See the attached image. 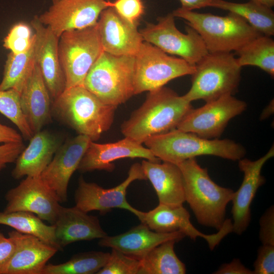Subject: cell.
<instances>
[{
    "label": "cell",
    "instance_id": "d6986e66",
    "mask_svg": "<svg viewBox=\"0 0 274 274\" xmlns=\"http://www.w3.org/2000/svg\"><path fill=\"white\" fill-rule=\"evenodd\" d=\"M15 250L10 258L0 266V274H41L58 250L32 235L16 230L8 232Z\"/></svg>",
    "mask_w": 274,
    "mask_h": 274
},
{
    "label": "cell",
    "instance_id": "6da1fadb",
    "mask_svg": "<svg viewBox=\"0 0 274 274\" xmlns=\"http://www.w3.org/2000/svg\"><path fill=\"white\" fill-rule=\"evenodd\" d=\"M192 108L191 102L172 89L162 87L149 91L143 104L121 124L124 136L140 144L174 129Z\"/></svg>",
    "mask_w": 274,
    "mask_h": 274
},
{
    "label": "cell",
    "instance_id": "5b68a950",
    "mask_svg": "<svg viewBox=\"0 0 274 274\" xmlns=\"http://www.w3.org/2000/svg\"><path fill=\"white\" fill-rule=\"evenodd\" d=\"M175 17L182 18L199 35L210 53L237 51L262 35L240 16L229 12L225 16L184 9L174 10Z\"/></svg>",
    "mask_w": 274,
    "mask_h": 274
},
{
    "label": "cell",
    "instance_id": "ffe728a7",
    "mask_svg": "<svg viewBox=\"0 0 274 274\" xmlns=\"http://www.w3.org/2000/svg\"><path fill=\"white\" fill-rule=\"evenodd\" d=\"M96 28L103 51L114 55L135 56L144 42L138 25L132 24L111 7L100 15Z\"/></svg>",
    "mask_w": 274,
    "mask_h": 274
},
{
    "label": "cell",
    "instance_id": "8992f818",
    "mask_svg": "<svg viewBox=\"0 0 274 274\" xmlns=\"http://www.w3.org/2000/svg\"><path fill=\"white\" fill-rule=\"evenodd\" d=\"M135 57L103 51L88 72L83 86L105 103L118 107L134 95Z\"/></svg>",
    "mask_w": 274,
    "mask_h": 274
},
{
    "label": "cell",
    "instance_id": "d590c367",
    "mask_svg": "<svg viewBox=\"0 0 274 274\" xmlns=\"http://www.w3.org/2000/svg\"><path fill=\"white\" fill-rule=\"evenodd\" d=\"M111 8L128 22L137 25L145 10L142 0H115Z\"/></svg>",
    "mask_w": 274,
    "mask_h": 274
},
{
    "label": "cell",
    "instance_id": "52a82bcc",
    "mask_svg": "<svg viewBox=\"0 0 274 274\" xmlns=\"http://www.w3.org/2000/svg\"><path fill=\"white\" fill-rule=\"evenodd\" d=\"M241 68L231 52H209L195 64L191 86L183 96L191 102H207L233 95L239 84Z\"/></svg>",
    "mask_w": 274,
    "mask_h": 274
},
{
    "label": "cell",
    "instance_id": "f1b7e54d",
    "mask_svg": "<svg viewBox=\"0 0 274 274\" xmlns=\"http://www.w3.org/2000/svg\"><path fill=\"white\" fill-rule=\"evenodd\" d=\"M0 224L11 227L21 233L35 236L45 243L63 251L58 245L53 225H47L35 214L28 212H0Z\"/></svg>",
    "mask_w": 274,
    "mask_h": 274
},
{
    "label": "cell",
    "instance_id": "d4e9b609",
    "mask_svg": "<svg viewBox=\"0 0 274 274\" xmlns=\"http://www.w3.org/2000/svg\"><path fill=\"white\" fill-rule=\"evenodd\" d=\"M58 138L47 130L34 133L26 148L16 160L12 176L15 179L24 176H39L60 146Z\"/></svg>",
    "mask_w": 274,
    "mask_h": 274
},
{
    "label": "cell",
    "instance_id": "bcb514c9",
    "mask_svg": "<svg viewBox=\"0 0 274 274\" xmlns=\"http://www.w3.org/2000/svg\"><path fill=\"white\" fill-rule=\"evenodd\" d=\"M52 3H54L60 0H52Z\"/></svg>",
    "mask_w": 274,
    "mask_h": 274
},
{
    "label": "cell",
    "instance_id": "d6a6232c",
    "mask_svg": "<svg viewBox=\"0 0 274 274\" xmlns=\"http://www.w3.org/2000/svg\"><path fill=\"white\" fill-rule=\"evenodd\" d=\"M20 94L14 89L0 90V113L16 125L22 134V137L26 140H30L34 133L22 113Z\"/></svg>",
    "mask_w": 274,
    "mask_h": 274
},
{
    "label": "cell",
    "instance_id": "f35d334b",
    "mask_svg": "<svg viewBox=\"0 0 274 274\" xmlns=\"http://www.w3.org/2000/svg\"><path fill=\"white\" fill-rule=\"evenodd\" d=\"M24 148L23 142L4 144L0 146V160L6 163L13 162Z\"/></svg>",
    "mask_w": 274,
    "mask_h": 274
},
{
    "label": "cell",
    "instance_id": "277c9868",
    "mask_svg": "<svg viewBox=\"0 0 274 274\" xmlns=\"http://www.w3.org/2000/svg\"><path fill=\"white\" fill-rule=\"evenodd\" d=\"M144 144L161 161L176 164L201 155L238 161L246 153L242 145L232 140L206 139L177 128L153 136Z\"/></svg>",
    "mask_w": 274,
    "mask_h": 274
},
{
    "label": "cell",
    "instance_id": "8fae6325",
    "mask_svg": "<svg viewBox=\"0 0 274 274\" xmlns=\"http://www.w3.org/2000/svg\"><path fill=\"white\" fill-rule=\"evenodd\" d=\"M137 180H147L141 164L139 163L131 166L124 181L109 189L104 188L95 183L87 182L81 177L75 193V206L86 213L96 211L102 215L113 209H124L140 219L143 212L131 206L126 197L127 188Z\"/></svg>",
    "mask_w": 274,
    "mask_h": 274
},
{
    "label": "cell",
    "instance_id": "3957f363",
    "mask_svg": "<svg viewBox=\"0 0 274 274\" xmlns=\"http://www.w3.org/2000/svg\"><path fill=\"white\" fill-rule=\"evenodd\" d=\"M116 108L79 85L65 88L53 100L52 111L79 134L95 142L111 127Z\"/></svg>",
    "mask_w": 274,
    "mask_h": 274
},
{
    "label": "cell",
    "instance_id": "83f0119b",
    "mask_svg": "<svg viewBox=\"0 0 274 274\" xmlns=\"http://www.w3.org/2000/svg\"><path fill=\"white\" fill-rule=\"evenodd\" d=\"M177 242L169 240L158 245L140 260L139 274H184L185 264L176 255Z\"/></svg>",
    "mask_w": 274,
    "mask_h": 274
},
{
    "label": "cell",
    "instance_id": "ee69618b",
    "mask_svg": "<svg viewBox=\"0 0 274 274\" xmlns=\"http://www.w3.org/2000/svg\"><path fill=\"white\" fill-rule=\"evenodd\" d=\"M269 8H271L274 6V0H250Z\"/></svg>",
    "mask_w": 274,
    "mask_h": 274
},
{
    "label": "cell",
    "instance_id": "5bb4252c",
    "mask_svg": "<svg viewBox=\"0 0 274 274\" xmlns=\"http://www.w3.org/2000/svg\"><path fill=\"white\" fill-rule=\"evenodd\" d=\"M5 199L7 203L4 212H30L51 225L61 206L55 193L40 176L26 177L6 193Z\"/></svg>",
    "mask_w": 274,
    "mask_h": 274
},
{
    "label": "cell",
    "instance_id": "9c48e42d",
    "mask_svg": "<svg viewBox=\"0 0 274 274\" xmlns=\"http://www.w3.org/2000/svg\"><path fill=\"white\" fill-rule=\"evenodd\" d=\"M134 57V95L159 89L174 79L191 75L195 70V65L145 41Z\"/></svg>",
    "mask_w": 274,
    "mask_h": 274
},
{
    "label": "cell",
    "instance_id": "7a4b0ae2",
    "mask_svg": "<svg viewBox=\"0 0 274 274\" xmlns=\"http://www.w3.org/2000/svg\"><path fill=\"white\" fill-rule=\"evenodd\" d=\"M178 166L183 178L185 201L200 225L220 230L225 221L226 208L234 191L220 186L210 178L196 158L185 160Z\"/></svg>",
    "mask_w": 274,
    "mask_h": 274
},
{
    "label": "cell",
    "instance_id": "7c38bea8",
    "mask_svg": "<svg viewBox=\"0 0 274 274\" xmlns=\"http://www.w3.org/2000/svg\"><path fill=\"white\" fill-rule=\"evenodd\" d=\"M246 102L231 94L207 102L198 108H191L177 126L208 139H218L229 121L244 112Z\"/></svg>",
    "mask_w": 274,
    "mask_h": 274
},
{
    "label": "cell",
    "instance_id": "ab89813d",
    "mask_svg": "<svg viewBox=\"0 0 274 274\" xmlns=\"http://www.w3.org/2000/svg\"><path fill=\"white\" fill-rule=\"evenodd\" d=\"M214 274H253V270L246 267L239 259L222 264Z\"/></svg>",
    "mask_w": 274,
    "mask_h": 274
},
{
    "label": "cell",
    "instance_id": "30bf717a",
    "mask_svg": "<svg viewBox=\"0 0 274 274\" xmlns=\"http://www.w3.org/2000/svg\"><path fill=\"white\" fill-rule=\"evenodd\" d=\"M185 28L186 33L179 30L175 25V17L170 13L159 17L156 24L147 23L140 31L144 41L195 65L209 51L194 29L188 24Z\"/></svg>",
    "mask_w": 274,
    "mask_h": 274
},
{
    "label": "cell",
    "instance_id": "8d00e7d4",
    "mask_svg": "<svg viewBox=\"0 0 274 274\" xmlns=\"http://www.w3.org/2000/svg\"><path fill=\"white\" fill-rule=\"evenodd\" d=\"M253 267V274L274 273V246L262 245L258 248Z\"/></svg>",
    "mask_w": 274,
    "mask_h": 274
},
{
    "label": "cell",
    "instance_id": "836d02e7",
    "mask_svg": "<svg viewBox=\"0 0 274 274\" xmlns=\"http://www.w3.org/2000/svg\"><path fill=\"white\" fill-rule=\"evenodd\" d=\"M32 28L24 22H18L10 29L3 40V47L11 52L19 54L27 51L31 47L35 34Z\"/></svg>",
    "mask_w": 274,
    "mask_h": 274
},
{
    "label": "cell",
    "instance_id": "f6af8a7d",
    "mask_svg": "<svg viewBox=\"0 0 274 274\" xmlns=\"http://www.w3.org/2000/svg\"><path fill=\"white\" fill-rule=\"evenodd\" d=\"M6 164L4 161L0 160V171L6 166Z\"/></svg>",
    "mask_w": 274,
    "mask_h": 274
},
{
    "label": "cell",
    "instance_id": "cb8c5ba5",
    "mask_svg": "<svg viewBox=\"0 0 274 274\" xmlns=\"http://www.w3.org/2000/svg\"><path fill=\"white\" fill-rule=\"evenodd\" d=\"M50 98L40 68L36 63L20 94L22 113L33 133L41 130L51 120Z\"/></svg>",
    "mask_w": 274,
    "mask_h": 274
},
{
    "label": "cell",
    "instance_id": "603a6c76",
    "mask_svg": "<svg viewBox=\"0 0 274 274\" xmlns=\"http://www.w3.org/2000/svg\"><path fill=\"white\" fill-rule=\"evenodd\" d=\"M53 225L57 242L63 249L74 242L99 239L107 235L97 217L89 215L76 206H61Z\"/></svg>",
    "mask_w": 274,
    "mask_h": 274
},
{
    "label": "cell",
    "instance_id": "9a60e30c",
    "mask_svg": "<svg viewBox=\"0 0 274 274\" xmlns=\"http://www.w3.org/2000/svg\"><path fill=\"white\" fill-rule=\"evenodd\" d=\"M188 211L182 206H169L161 203L147 212H143L139 219L151 230L157 232L169 233L180 231L191 239L203 238L211 250H213L222 239L232 232V223L226 219L222 227L217 232L206 234L198 230L191 223Z\"/></svg>",
    "mask_w": 274,
    "mask_h": 274
},
{
    "label": "cell",
    "instance_id": "b9f144b4",
    "mask_svg": "<svg viewBox=\"0 0 274 274\" xmlns=\"http://www.w3.org/2000/svg\"><path fill=\"white\" fill-rule=\"evenodd\" d=\"M22 136L16 130L0 123V143L22 142Z\"/></svg>",
    "mask_w": 274,
    "mask_h": 274
},
{
    "label": "cell",
    "instance_id": "7402d4cb",
    "mask_svg": "<svg viewBox=\"0 0 274 274\" xmlns=\"http://www.w3.org/2000/svg\"><path fill=\"white\" fill-rule=\"evenodd\" d=\"M185 235L181 232H157L142 223L123 233L106 236L99 239L100 246L116 249L139 260L161 243L182 240Z\"/></svg>",
    "mask_w": 274,
    "mask_h": 274
},
{
    "label": "cell",
    "instance_id": "4316f807",
    "mask_svg": "<svg viewBox=\"0 0 274 274\" xmlns=\"http://www.w3.org/2000/svg\"><path fill=\"white\" fill-rule=\"evenodd\" d=\"M210 7L240 16L262 35H274V13L271 8L251 1L237 3L225 0H212Z\"/></svg>",
    "mask_w": 274,
    "mask_h": 274
},
{
    "label": "cell",
    "instance_id": "2e32d148",
    "mask_svg": "<svg viewBox=\"0 0 274 274\" xmlns=\"http://www.w3.org/2000/svg\"><path fill=\"white\" fill-rule=\"evenodd\" d=\"M274 156L272 146L263 156L256 160L243 158L238 160L239 170L244 177L238 189L232 199V232L243 234L248 227L251 218V205L258 188L265 182L261 175L263 166Z\"/></svg>",
    "mask_w": 274,
    "mask_h": 274
},
{
    "label": "cell",
    "instance_id": "f546056e",
    "mask_svg": "<svg viewBox=\"0 0 274 274\" xmlns=\"http://www.w3.org/2000/svg\"><path fill=\"white\" fill-rule=\"evenodd\" d=\"M35 47V35L33 42L27 51L19 54L10 52L8 54L0 90L14 89L20 93L36 63Z\"/></svg>",
    "mask_w": 274,
    "mask_h": 274
},
{
    "label": "cell",
    "instance_id": "7bdbcfd3",
    "mask_svg": "<svg viewBox=\"0 0 274 274\" xmlns=\"http://www.w3.org/2000/svg\"><path fill=\"white\" fill-rule=\"evenodd\" d=\"M181 8L189 11L210 7L212 0H179Z\"/></svg>",
    "mask_w": 274,
    "mask_h": 274
},
{
    "label": "cell",
    "instance_id": "ba28073f",
    "mask_svg": "<svg viewBox=\"0 0 274 274\" xmlns=\"http://www.w3.org/2000/svg\"><path fill=\"white\" fill-rule=\"evenodd\" d=\"M103 51L96 24L62 33L59 38L58 55L65 88L83 85L88 72Z\"/></svg>",
    "mask_w": 274,
    "mask_h": 274
},
{
    "label": "cell",
    "instance_id": "44dd1931",
    "mask_svg": "<svg viewBox=\"0 0 274 274\" xmlns=\"http://www.w3.org/2000/svg\"><path fill=\"white\" fill-rule=\"evenodd\" d=\"M144 158L153 162H160L151 151L142 144L125 136L113 143L99 144L90 141L77 170L85 173L94 170L112 172L113 162L122 158Z\"/></svg>",
    "mask_w": 274,
    "mask_h": 274
},
{
    "label": "cell",
    "instance_id": "74e56055",
    "mask_svg": "<svg viewBox=\"0 0 274 274\" xmlns=\"http://www.w3.org/2000/svg\"><path fill=\"white\" fill-rule=\"evenodd\" d=\"M259 239L262 245L274 246V207H270L259 220Z\"/></svg>",
    "mask_w": 274,
    "mask_h": 274
},
{
    "label": "cell",
    "instance_id": "484cf974",
    "mask_svg": "<svg viewBox=\"0 0 274 274\" xmlns=\"http://www.w3.org/2000/svg\"><path fill=\"white\" fill-rule=\"evenodd\" d=\"M144 173L152 185L159 203L182 206L185 201L184 181L178 165L166 161L144 160L141 163Z\"/></svg>",
    "mask_w": 274,
    "mask_h": 274
},
{
    "label": "cell",
    "instance_id": "4dcf8cb0",
    "mask_svg": "<svg viewBox=\"0 0 274 274\" xmlns=\"http://www.w3.org/2000/svg\"><path fill=\"white\" fill-rule=\"evenodd\" d=\"M110 253L91 251L73 255L57 264H46L41 274H97L107 263Z\"/></svg>",
    "mask_w": 274,
    "mask_h": 274
},
{
    "label": "cell",
    "instance_id": "4fadbf2b",
    "mask_svg": "<svg viewBox=\"0 0 274 274\" xmlns=\"http://www.w3.org/2000/svg\"><path fill=\"white\" fill-rule=\"evenodd\" d=\"M111 4L107 0H60L38 17L59 38L66 31L95 25L101 12Z\"/></svg>",
    "mask_w": 274,
    "mask_h": 274
},
{
    "label": "cell",
    "instance_id": "1f68e13d",
    "mask_svg": "<svg viewBox=\"0 0 274 274\" xmlns=\"http://www.w3.org/2000/svg\"><path fill=\"white\" fill-rule=\"evenodd\" d=\"M241 66L259 67L271 77L274 76V41L269 36L261 35L236 51Z\"/></svg>",
    "mask_w": 274,
    "mask_h": 274
},
{
    "label": "cell",
    "instance_id": "60d3db41",
    "mask_svg": "<svg viewBox=\"0 0 274 274\" xmlns=\"http://www.w3.org/2000/svg\"><path fill=\"white\" fill-rule=\"evenodd\" d=\"M15 248L11 238L6 237L0 231V266L6 262L13 254Z\"/></svg>",
    "mask_w": 274,
    "mask_h": 274
},
{
    "label": "cell",
    "instance_id": "e0dca14e",
    "mask_svg": "<svg viewBox=\"0 0 274 274\" xmlns=\"http://www.w3.org/2000/svg\"><path fill=\"white\" fill-rule=\"evenodd\" d=\"M91 140L78 134L60 146L52 159L40 175L43 181L53 191L60 202L67 200L70 180L77 170Z\"/></svg>",
    "mask_w": 274,
    "mask_h": 274
},
{
    "label": "cell",
    "instance_id": "ac0fdd59",
    "mask_svg": "<svg viewBox=\"0 0 274 274\" xmlns=\"http://www.w3.org/2000/svg\"><path fill=\"white\" fill-rule=\"evenodd\" d=\"M30 26L35 35L36 63L54 100L65 89V77L58 55L59 37L43 24L37 15L30 21Z\"/></svg>",
    "mask_w": 274,
    "mask_h": 274
},
{
    "label": "cell",
    "instance_id": "e575fe53",
    "mask_svg": "<svg viewBox=\"0 0 274 274\" xmlns=\"http://www.w3.org/2000/svg\"><path fill=\"white\" fill-rule=\"evenodd\" d=\"M140 260L112 249L108 261L97 274H139Z\"/></svg>",
    "mask_w": 274,
    "mask_h": 274
}]
</instances>
